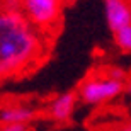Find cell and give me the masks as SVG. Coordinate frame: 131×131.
<instances>
[{"mask_svg":"<svg viewBox=\"0 0 131 131\" xmlns=\"http://www.w3.org/2000/svg\"><path fill=\"white\" fill-rule=\"evenodd\" d=\"M114 34V43L123 53H131V24L124 26L123 29L116 31Z\"/></svg>","mask_w":131,"mask_h":131,"instance_id":"7","label":"cell"},{"mask_svg":"<svg viewBox=\"0 0 131 131\" xmlns=\"http://www.w3.org/2000/svg\"><path fill=\"white\" fill-rule=\"evenodd\" d=\"M124 94H126V97L131 99V77L128 78V82H126V89H124Z\"/></svg>","mask_w":131,"mask_h":131,"instance_id":"12","label":"cell"},{"mask_svg":"<svg viewBox=\"0 0 131 131\" xmlns=\"http://www.w3.org/2000/svg\"><path fill=\"white\" fill-rule=\"evenodd\" d=\"M46 38L24 14L0 10V82L27 75L43 63Z\"/></svg>","mask_w":131,"mask_h":131,"instance_id":"1","label":"cell"},{"mask_svg":"<svg viewBox=\"0 0 131 131\" xmlns=\"http://www.w3.org/2000/svg\"><path fill=\"white\" fill-rule=\"evenodd\" d=\"M104 72L109 75L111 78H116V80H121V82H128V72L121 67H107Z\"/></svg>","mask_w":131,"mask_h":131,"instance_id":"9","label":"cell"},{"mask_svg":"<svg viewBox=\"0 0 131 131\" xmlns=\"http://www.w3.org/2000/svg\"><path fill=\"white\" fill-rule=\"evenodd\" d=\"M124 89H126V82L111 78L106 72H102L97 75L90 73L87 78H83L77 87V94L82 104L97 107L119 97L124 92Z\"/></svg>","mask_w":131,"mask_h":131,"instance_id":"2","label":"cell"},{"mask_svg":"<svg viewBox=\"0 0 131 131\" xmlns=\"http://www.w3.org/2000/svg\"><path fill=\"white\" fill-rule=\"evenodd\" d=\"M78 99L77 90L75 92H63L56 95L48 106V116L58 124H67L72 121L75 109H77V102Z\"/></svg>","mask_w":131,"mask_h":131,"instance_id":"4","label":"cell"},{"mask_svg":"<svg viewBox=\"0 0 131 131\" xmlns=\"http://www.w3.org/2000/svg\"><path fill=\"white\" fill-rule=\"evenodd\" d=\"M61 2H63V5H73L77 0H61Z\"/></svg>","mask_w":131,"mask_h":131,"instance_id":"13","label":"cell"},{"mask_svg":"<svg viewBox=\"0 0 131 131\" xmlns=\"http://www.w3.org/2000/svg\"><path fill=\"white\" fill-rule=\"evenodd\" d=\"M24 15L41 31L56 27L61 17V0H22Z\"/></svg>","mask_w":131,"mask_h":131,"instance_id":"3","label":"cell"},{"mask_svg":"<svg viewBox=\"0 0 131 131\" xmlns=\"http://www.w3.org/2000/svg\"><path fill=\"white\" fill-rule=\"evenodd\" d=\"M0 131H31V126L26 123H7L0 126Z\"/></svg>","mask_w":131,"mask_h":131,"instance_id":"10","label":"cell"},{"mask_svg":"<svg viewBox=\"0 0 131 131\" xmlns=\"http://www.w3.org/2000/svg\"><path fill=\"white\" fill-rule=\"evenodd\" d=\"M104 15L111 32L131 24V2L129 0H104Z\"/></svg>","mask_w":131,"mask_h":131,"instance_id":"5","label":"cell"},{"mask_svg":"<svg viewBox=\"0 0 131 131\" xmlns=\"http://www.w3.org/2000/svg\"><path fill=\"white\" fill-rule=\"evenodd\" d=\"M0 5H2V10L5 12H19V14H24L22 10V0H0Z\"/></svg>","mask_w":131,"mask_h":131,"instance_id":"8","label":"cell"},{"mask_svg":"<svg viewBox=\"0 0 131 131\" xmlns=\"http://www.w3.org/2000/svg\"><path fill=\"white\" fill-rule=\"evenodd\" d=\"M36 117H38V111L31 106H10L0 111V124H7V123L29 124Z\"/></svg>","mask_w":131,"mask_h":131,"instance_id":"6","label":"cell"},{"mask_svg":"<svg viewBox=\"0 0 131 131\" xmlns=\"http://www.w3.org/2000/svg\"><path fill=\"white\" fill-rule=\"evenodd\" d=\"M114 131H131V121H128V123H123V124H119V126H117Z\"/></svg>","mask_w":131,"mask_h":131,"instance_id":"11","label":"cell"}]
</instances>
